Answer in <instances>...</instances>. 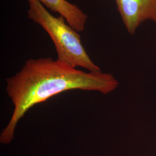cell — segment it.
Masks as SVG:
<instances>
[{
    "instance_id": "cell-4",
    "label": "cell",
    "mask_w": 156,
    "mask_h": 156,
    "mask_svg": "<svg viewBox=\"0 0 156 156\" xmlns=\"http://www.w3.org/2000/svg\"><path fill=\"white\" fill-rule=\"evenodd\" d=\"M48 9L58 13L67 23L78 33L83 31L87 20V15L75 4L67 0H37Z\"/></svg>"
},
{
    "instance_id": "cell-1",
    "label": "cell",
    "mask_w": 156,
    "mask_h": 156,
    "mask_svg": "<svg viewBox=\"0 0 156 156\" xmlns=\"http://www.w3.org/2000/svg\"><path fill=\"white\" fill-rule=\"evenodd\" d=\"M6 82V93L14 109L0 135V142L4 145L11 142L19 121L37 104L71 90L96 91L107 94L119 84L110 73L84 72L51 58L28 59L22 69Z\"/></svg>"
},
{
    "instance_id": "cell-3",
    "label": "cell",
    "mask_w": 156,
    "mask_h": 156,
    "mask_svg": "<svg viewBox=\"0 0 156 156\" xmlns=\"http://www.w3.org/2000/svg\"><path fill=\"white\" fill-rule=\"evenodd\" d=\"M117 11L128 33L133 35L146 20L156 24V0H115Z\"/></svg>"
},
{
    "instance_id": "cell-2",
    "label": "cell",
    "mask_w": 156,
    "mask_h": 156,
    "mask_svg": "<svg viewBox=\"0 0 156 156\" xmlns=\"http://www.w3.org/2000/svg\"><path fill=\"white\" fill-rule=\"evenodd\" d=\"M28 1V18L48 34L55 46L58 60L75 68L82 67L89 72H101L84 48L80 35L66 23L63 17L53 16L37 0Z\"/></svg>"
}]
</instances>
